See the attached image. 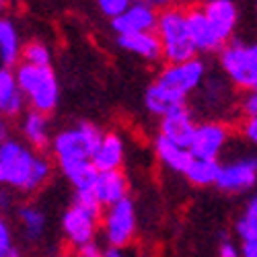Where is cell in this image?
Wrapping results in <instances>:
<instances>
[{
    "instance_id": "cell-18",
    "label": "cell",
    "mask_w": 257,
    "mask_h": 257,
    "mask_svg": "<svg viewBox=\"0 0 257 257\" xmlns=\"http://www.w3.org/2000/svg\"><path fill=\"white\" fill-rule=\"evenodd\" d=\"M123 159H125L123 138L115 132H107L93 157V165L97 167L99 173H103V171H117L121 169Z\"/></svg>"
},
{
    "instance_id": "cell-29",
    "label": "cell",
    "mask_w": 257,
    "mask_h": 257,
    "mask_svg": "<svg viewBox=\"0 0 257 257\" xmlns=\"http://www.w3.org/2000/svg\"><path fill=\"white\" fill-rule=\"evenodd\" d=\"M234 232L241 237L243 243L247 241H257V216H249V214H243V216L234 224Z\"/></svg>"
},
{
    "instance_id": "cell-28",
    "label": "cell",
    "mask_w": 257,
    "mask_h": 257,
    "mask_svg": "<svg viewBox=\"0 0 257 257\" xmlns=\"http://www.w3.org/2000/svg\"><path fill=\"white\" fill-rule=\"evenodd\" d=\"M72 204L74 206H80L84 210H89L93 214H103V204L97 196L95 187L93 189H74V196H72Z\"/></svg>"
},
{
    "instance_id": "cell-39",
    "label": "cell",
    "mask_w": 257,
    "mask_h": 257,
    "mask_svg": "<svg viewBox=\"0 0 257 257\" xmlns=\"http://www.w3.org/2000/svg\"><path fill=\"white\" fill-rule=\"evenodd\" d=\"M249 54H251V66H253V74H255V89H257V44L249 46Z\"/></svg>"
},
{
    "instance_id": "cell-43",
    "label": "cell",
    "mask_w": 257,
    "mask_h": 257,
    "mask_svg": "<svg viewBox=\"0 0 257 257\" xmlns=\"http://www.w3.org/2000/svg\"><path fill=\"white\" fill-rule=\"evenodd\" d=\"M7 3H9V0H0V9H3V7L7 5Z\"/></svg>"
},
{
    "instance_id": "cell-42",
    "label": "cell",
    "mask_w": 257,
    "mask_h": 257,
    "mask_svg": "<svg viewBox=\"0 0 257 257\" xmlns=\"http://www.w3.org/2000/svg\"><path fill=\"white\" fill-rule=\"evenodd\" d=\"M9 257H23V255H21V253H19V251H13V253H11V255H9Z\"/></svg>"
},
{
    "instance_id": "cell-11",
    "label": "cell",
    "mask_w": 257,
    "mask_h": 257,
    "mask_svg": "<svg viewBox=\"0 0 257 257\" xmlns=\"http://www.w3.org/2000/svg\"><path fill=\"white\" fill-rule=\"evenodd\" d=\"M159 25V11L151 5L134 3L127 11H123L119 17L111 19V29L117 35H130V33H148L157 31Z\"/></svg>"
},
{
    "instance_id": "cell-22",
    "label": "cell",
    "mask_w": 257,
    "mask_h": 257,
    "mask_svg": "<svg viewBox=\"0 0 257 257\" xmlns=\"http://www.w3.org/2000/svg\"><path fill=\"white\" fill-rule=\"evenodd\" d=\"M23 44L15 23L7 17H0V66L13 68L15 64H21Z\"/></svg>"
},
{
    "instance_id": "cell-1",
    "label": "cell",
    "mask_w": 257,
    "mask_h": 257,
    "mask_svg": "<svg viewBox=\"0 0 257 257\" xmlns=\"http://www.w3.org/2000/svg\"><path fill=\"white\" fill-rule=\"evenodd\" d=\"M54 165L48 157L35 155L33 148L19 140L0 144V185L25 194L41 189L52 177Z\"/></svg>"
},
{
    "instance_id": "cell-23",
    "label": "cell",
    "mask_w": 257,
    "mask_h": 257,
    "mask_svg": "<svg viewBox=\"0 0 257 257\" xmlns=\"http://www.w3.org/2000/svg\"><path fill=\"white\" fill-rule=\"evenodd\" d=\"M60 171L64 173L74 189H93L99 177V171L93 161H64L58 163Z\"/></svg>"
},
{
    "instance_id": "cell-5",
    "label": "cell",
    "mask_w": 257,
    "mask_h": 257,
    "mask_svg": "<svg viewBox=\"0 0 257 257\" xmlns=\"http://www.w3.org/2000/svg\"><path fill=\"white\" fill-rule=\"evenodd\" d=\"M101 232L107 247L123 249L134 241L136 234V208L130 198H125L101 214Z\"/></svg>"
},
{
    "instance_id": "cell-40",
    "label": "cell",
    "mask_w": 257,
    "mask_h": 257,
    "mask_svg": "<svg viewBox=\"0 0 257 257\" xmlns=\"http://www.w3.org/2000/svg\"><path fill=\"white\" fill-rule=\"evenodd\" d=\"M101 257H125V253H123V249H117V247H107L101 253Z\"/></svg>"
},
{
    "instance_id": "cell-7",
    "label": "cell",
    "mask_w": 257,
    "mask_h": 257,
    "mask_svg": "<svg viewBox=\"0 0 257 257\" xmlns=\"http://www.w3.org/2000/svg\"><path fill=\"white\" fill-rule=\"evenodd\" d=\"M218 58H220V68L230 80V84L243 91H255V74L251 66L249 46H245L243 41L230 39L218 52Z\"/></svg>"
},
{
    "instance_id": "cell-13",
    "label": "cell",
    "mask_w": 257,
    "mask_h": 257,
    "mask_svg": "<svg viewBox=\"0 0 257 257\" xmlns=\"http://www.w3.org/2000/svg\"><path fill=\"white\" fill-rule=\"evenodd\" d=\"M196 127H198V123L194 119V113H191V109L185 105V107L175 109L173 113L161 117L159 130H161V136L169 138L171 142L189 148L191 140H194V134H196Z\"/></svg>"
},
{
    "instance_id": "cell-41",
    "label": "cell",
    "mask_w": 257,
    "mask_h": 257,
    "mask_svg": "<svg viewBox=\"0 0 257 257\" xmlns=\"http://www.w3.org/2000/svg\"><path fill=\"white\" fill-rule=\"evenodd\" d=\"M245 214H249V216H257V194L249 200V204H247V210H245Z\"/></svg>"
},
{
    "instance_id": "cell-24",
    "label": "cell",
    "mask_w": 257,
    "mask_h": 257,
    "mask_svg": "<svg viewBox=\"0 0 257 257\" xmlns=\"http://www.w3.org/2000/svg\"><path fill=\"white\" fill-rule=\"evenodd\" d=\"M17 216H19L21 228H23L25 237L29 241H39L41 237H44L46 226H48V218H46L44 210H41L39 206H35V204H23V206L19 208Z\"/></svg>"
},
{
    "instance_id": "cell-20",
    "label": "cell",
    "mask_w": 257,
    "mask_h": 257,
    "mask_svg": "<svg viewBox=\"0 0 257 257\" xmlns=\"http://www.w3.org/2000/svg\"><path fill=\"white\" fill-rule=\"evenodd\" d=\"M127 177L121 173V169L117 171H103L97 177L95 191L103 204V208H109L121 200L127 198Z\"/></svg>"
},
{
    "instance_id": "cell-33",
    "label": "cell",
    "mask_w": 257,
    "mask_h": 257,
    "mask_svg": "<svg viewBox=\"0 0 257 257\" xmlns=\"http://www.w3.org/2000/svg\"><path fill=\"white\" fill-rule=\"evenodd\" d=\"M241 132L245 136L247 142H251L253 146H257V117H249L243 121L241 125Z\"/></svg>"
},
{
    "instance_id": "cell-37",
    "label": "cell",
    "mask_w": 257,
    "mask_h": 257,
    "mask_svg": "<svg viewBox=\"0 0 257 257\" xmlns=\"http://www.w3.org/2000/svg\"><path fill=\"white\" fill-rule=\"evenodd\" d=\"M11 202H13V196L7 191V187L0 185V212H5L11 208Z\"/></svg>"
},
{
    "instance_id": "cell-45",
    "label": "cell",
    "mask_w": 257,
    "mask_h": 257,
    "mask_svg": "<svg viewBox=\"0 0 257 257\" xmlns=\"http://www.w3.org/2000/svg\"><path fill=\"white\" fill-rule=\"evenodd\" d=\"M50 257H58V255H50Z\"/></svg>"
},
{
    "instance_id": "cell-9",
    "label": "cell",
    "mask_w": 257,
    "mask_h": 257,
    "mask_svg": "<svg viewBox=\"0 0 257 257\" xmlns=\"http://www.w3.org/2000/svg\"><path fill=\"white\" fill-rule=\"evenodd\" d=\"M257 183V157H241L220 167V175L214 187L224 194H243Z\"/></svg>"
},
{
    "instance_id": "cell-10",
    "label": "cell",
    "mask_w": 257,
    "mask_h": 257,
    "mask_svg": "<svg viewBox=\"0 0 257 257\" xmlns=\"http://www.w3.org/2000/svg\"><path fill=\"white\" fill-rule=\"evenodd\" d=\"M230 138L228 127L222 121H204L198 123L194 140L189 144V153L194 159H218Z\"/></svg>"
},
{
    "instance_id": "cell-21",
    "label": "cell",
    "mask_w": 257,
    "mask_h": 257,
    "mask_svg": "<svg viewBox=\"0 0 257 257\" xmlns=\"http://www.w3.org/2000/svg\"><path fill=\"white\" fill-rule=\"evenodd\" d=\"M155 153H157L159 161H161L167 169L175 171V173H181V175L187 173L191 161H194V155L189 153V148L179 146V144H175V142H171L169 138H165V136H161V134H159L157 140H155Z\"/></svg>"
},
{
    "instance_id": "cell-38",
    "label": "cell",
    "mask_w": 257,
    "mask_h": 257,
    "mask_svg": "<svg viewBox=\"0 0 257 257\" xmlns=\"http://www.w3.org/2000/svg\"><path fill=\"white\" fill-rule=\"evenodd\" d=\"M7 140H11V125L9 119L0 117V144H5Z\"/></svg>"
},
{
    "instance_id": "cell-16",
    "label": "cell",
    "mask_w": 257,
    "mask_h": 257,
    "mask_svg": "<svg viewBox=\"0 0 257 257\" xmlns=\"http://www.w3.org/2000/svg\"><path fill=\"white\" fill-rule=\"evenodd\" d=\"M21 134L29 148L33 151H46L52 146V130H50V119L46 113H39L29 109L23 117H21Z\"/></svg>"
},
{
    "instance_id": "cell-31",
    "label": "cell",
    "mask_w": 257,
    "mask_h": 257,
    "mask_svg": "<svg viewBox=\"0 0 257 257\" xmlns=\"http://www.w3.org/2000/svg\"><path fill=\"white\" fill-rule=\"evenodd\" d=\"M13 230H11V224L3 218L0 214V257H9L13 253Z\"/></svg>"
},
{
    "instance_id": "cell-4",
    "label": "cell",
    "mask_w": 257,
    "mask_h": 257,
    "mask_svg": "<svg viewBox=\"0 0 257 257\" xmlns=\"http://www.w3.org/2000/svg\"><path fill=\"white\" fill-rule=\"evenodd\" d=\"M105 132L91 121H80L58 132L52 138V153L58 163L64 161H93Z\"/></svg>"
},
{
    "instance_id": "cell-15",
    "label": "cell",
    "mask_w": 257,
    "mask_h": 257,
    "mask_svg": "<svg viewBox=\"0 0 257 257\" xmlns=\"http://www.w3.org/2000/svg\"><path fill=\"white\" fill-rule=\"evenodd\" d=\"M25 105L27 101L19 89L15 70L9 66H0V117L13 119L23 115Z\"/></svg>"
},
{
    "instance_id": "cell-26",
    "label": "cell",
    "mask_w": 257,
    "mask_h": 257,
    "mask_svg": "<svg viewBox=\"0 0 257 257\" xmlns=\"http://www.w3.org/2000/svg\"><path fill=\"white\" fill-rule=\"evenodd\" d=\"M21 62L31 64V66H50L52 64V52L44 41H29L23 46Z\"/></svg>"
},
{
    "instance_id": "cell-27",
    "label": "cell",
    "mask_w": 257,
    "mask_h": 257,
    "mask_svg": "<svg viewBox=\"0 0 257 257\" xmlns=\"http://www.w3.org/2000/svg\"><path fill=\"white\" fill-rule=\"evenodd\" d=\"M200 89H202V99H206L208 105H214V107L222 105L228 95V84L218 76H206Z\"/></svg>"
},
{
    "instance_id": "cell-14",
    "label": "cell",
    "mask_w": 257,
    "mask_h": 257,
    "mask_svg": "<svg viewBox=\"0 0 257 257\" xmlns=\"http://www.w3.org/2000/svg\"><path fill=\"white\" fill-rule=\"evenodd\" d=\"M208 21L212 23L214 31L218 33V37L228 44L234 35V29H237L239 23V9L232 0H208V3L202 7Z\"/></svg>"
},
{
    "instance_id": "cell-25",
    "label": "cell",
    "mask_w": 257,
    "mask_h": 257,
    "mask_svg": "<svg viewBox=\"0 0 257 257\" xmlns=\"http://www.w3.org/2000/svg\"><path fill=\"white\" fill-rule=\"evenodd\" d=\"M220 163L218 159H194L187 169V181L196 187H210L216 185L218 175H220Z\"/></svg>"
},
{
    "instance_id": "cell-34",
    "label": "cell",
    "mask_w": 257,
    "mask_h": 257,
    "mask_svg": "<svg viewBox=\"0 0 257 257\" xmlns=\"http://www.w3.org/2000/svg\"><path fill=\"white\" fill-rule=\"evenodd\" d=\"M101 253H103V251L99 249V245H97V243H91V245H87V247L74 251L70 257H101Z\"/></svg>"
},
{
    "instance_id": "cell-3",
    "label": "cell",
    "mask_w": 257,
    "mask_h": 257,
    "mask_svg": "<svg viewBox=\"0 0 257 257\" xmlns=\"http://www.w3.org/2000/svg\"><path fill=\"white\" fill-rule=\"evenodd\" d=\"M163 46V60L167 64H179L198 58V50L187 29L185 9L171 7L159 13V25L155 31Z\"/></svg>"
},
{
    "instance_id": "cell-2",
    "label": "cell",
    "mask_w": 257,
    "mask_h": 257,
    "mask_svg": "<svg viewBox=\"0 0 257 257\" xmlns=\"http://www.w3.org/2000/svg\"><path fill=\"white\" fill-rule=\"evenodd\" d=\"M17 82L23 93L27 105L33 111L52 113L60 101V82L52 66H31V64H17Z\"/></svg>"
},
{
    "instance_id": "cell-6",
    "label": "cell",
    "mask_w": 257,
    "mask_h": 257,
    "mask_svg": "<svg viewBox=\"0 0 257 257\" xmlns=\"http://www.w3.org/2000/svg\"><path fill=\"white\" fill-rule=\"evenodd\" d=\"M206 76H208L206 64L200 58H194L179 64H167L161 70L157 82L167 87L169 91H173L175 95L187 99L191 93H196L202 87Z\"/></svg>"
},
{
    "instance_id": "cell-17",
    "label": "cell",
    "mask_w": 257,
    "mask_h": 257,
    "mask_svg": "<svg viewBox=\"0 0 257 257\" xmlns=\"http://www.w3.org/2000/svg\"><path fill=\"white\" fill-rule=\"evenodd\" d=\"M117 46L146 62H159L163 58V46L155 31L148 33H130V35H117Z\"/></svg>"
},
{
    "instance_id": "cell-19",
    "label": "cell",
    "mask_w": 257,
    "mask_h": 257,
    "mask_svg": "<svg viewBox=\"0 0 257 257\" xmlns=\"http://www.w3.org/2000/svg\"><path fill=\"white\" fill-rule=\"evenodd\" d=\"M144 105L148 113H153L157 117H165L169 113H173L175 109H179V107H185L187 99L175 95L173 91H169L167 87H163V84L155 80L144 93Z\"/></svg>"
},
{
    "instance_id": "cell-36",
    "label": "cell",
    "mask_w": 257,
    "mask_h": 257,
    "mask_svg": "<svg viewBox=\"0 0 257 257\" xmlns=\"http://www.w3.org/2000/svg\"><path fill=\"white\" fill-rule=\"evenodd\" d=\"M142 3H146V5H151V7H155V9H171V7H177V3L179 0H142Z\"/></svg>"
},
{
    "instance_id": "cell-30",
    "label": "cell",
    "mask_w": 257,
    "mask_h": 257,
    "mask_svg": "<svg viewBox=\"0 0 257 257\" xmlns=\"http://www.w3.org/2000/svg\"><path fill=\"white\" fill-rule=\"evenodd\" d=\"M99 11L105 15V17H109V19H115L119 17L123 11L130 9L136 0H95Z\"/></svg>"
},
{
    "instance_id": "cell-44",
    "label": "cell",
    "mask_w": 257,
    "mask_h": 257,
    "mask_svg": "<svg viewBox=\"0 0 257 257\" xmlns=\"http://www.w3.org/2000/svg\"><path fill=\"white\" fill-rule=\"evenodd\" d=\"M255 9H257V0H255Z\"/></svg>"
},
{
    "instance_id": "cell-46",
    "label": "cell",
    "mask_w": 257,
    "mask_h": 257,
    "mask_svg": "<svg viewBox=\"0 0 257 257\" xmlns=\"http://www.w3.org/2000/svg\"><path fill=\"white\" fill-rule=\"evenodd\" d=\"M255 91H257V89H255Z\"/></svg>"
},
{
    "instance_id": "cell-8",
    "label": "cell",
    "mask_w": 257,
    "mask_h": 257,
    "mask_svg": "<svg viewBox=\"0 0 257 257\" xmlns=\"http://www.w3.org/2000/svg\"><path fill=\"white\" fill-rule=\"evenodd\" d=\"M101 228V216L93 214L89 210H84L80 206H70L66 212L62 214V232L66 243L78 251L82 247H87L95 243V237Z\"/></svg>"
},
{
    "instance_id": "cell-12",
    "label": "cell",
    "mask_w": 257,
    "mask_h": 257,
    "mask_svg": "<svg viewBox=\"0 0 257 257\" xmlns=\"http://www.w3.org/2000/svg\"><path fill=\"white\" fill-rule=\"evenodd\" d=\"M185 17H187V29H189L191 41H194L198 54H218L226 46L218 37V33L214 31L202 7L185 9Z\"/></svg>"
},
{
    "instance_id": "cell-35",
    "label": "cell",
    "mask_w": 257,
    "mask_h": 257,
    "mask_svg": "<svg viewBox=\"0 0 257 257\" xmlns=\"http://www.w3.org/2000/svg\"><path fill=\"white\" fill-rule=\"evenodd\" d=\"M218 257H241V251L234 247L230 241H222L220 247H218Z\"/></svg>"
},
{
    "instance_id": "cell-32",
    "label": "cell",
    "mask_w": 257,
    "mask_h": 257,
    "mask_svg": "<svg viewBox=\"0 0 257 257\" xmlns=\"http://www.w3.org/2000/svg\"><path fill=\"white\" fill-rule=\"evenodd\" d=\"M239 107H241V113L245 119L257 117V91H245Z\"/></svg>"
}]
</instances>
